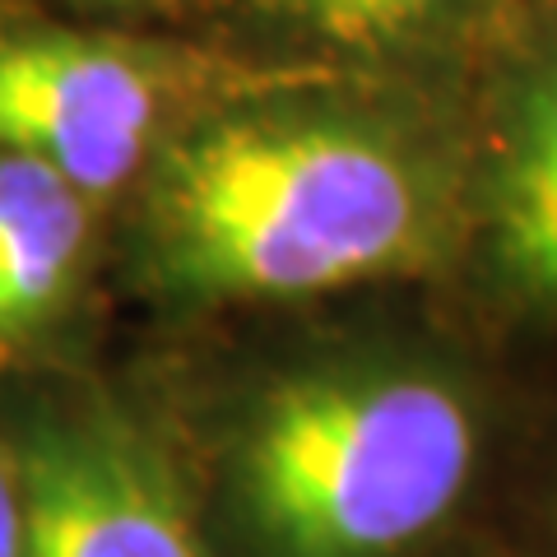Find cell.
<instances>
[{
	"mask_svg": "<svg viewBox=\"0 0 557 557\" xmlns=\"http://www.w3.org/2000/svg\"><path fill=\"white\" fill-rule=\"evenodd\" d=\"M0 557H24V493L5 428H0Z\"/></svg>",
	"mask_w": 557,
	"mask_h": 557,
	"instance_id": "obj_9",
	"label": "cell"
},
{
	"mask_svg": "<svg viewBox=\"0 0 557 557\" xmlns=\"http://www.w3.org/2000/svg\"><path fill=\"white\" fill-rule=\"evenodd\" d=\"M450 274L502 330L557 339V61L469 159L465 237Z\"/></svg>",
	"mask_w": 557,
	"mask_h": 557,
	"instance_id": "obj_5",
	"label": "cell"
},
{
	"mask_svg": "<svg viewBox=\"0 0 557 557\" xmlns=\"http://www.w3.org/2000/svg\"><path fill=\"white\" fill-rule=\"evenodd\" d=\"M265 5L293 24L317 28L321 38L348 47H391L456 24V14H465L474 0H265Z\"/></svg>",
	"mask_w": 557,
	"mask_h": 557,
	"instance_id": "obj_8",
	"label": "cell"
},
{
	"mask_svg": "<svg viewBox=\"0 0 557 557\" xmlns=\"http://www.w3.org/2000/svg\"><path fill=\"white\" fill-rule=\"evenodd\" d=\"M108 209L42 163L0 149V376L70 358Z\"/></svg>",
	"mask_w": 557,
	"mask_h": 557,
	"instance_id": "obj_6",
	"label": "cell"
},
{
	"mask_svg": "<svg viewBox=\"0 0 557 557\" xmlns=\"http://www.w3.org/2000/svg\"><path fill=\"white\" fill-rule=\"evenodd\" d=\"M214 557H432L479 530L516 386L432 325L135 376Z\"/></svg>",
	"mask_w": 557,
	"mask_h": 557,
	"instance_id": "obj_1",
	"label": "cell"
},
{
	"mask_svg": "<svg viewBox=\"0 0 557 557\" xmlns=\"http://www.w3.org/2000/svg\"><path fill=\"white\" fill-rule=\"evenodd\" d=\"M24 493V557H214L135 376L79 354L0 376Z\"/></svg>",
	"mask_w": 557,
	"mask_h": 557,
	"instance_id": "obj_3",
	"label": "cell"
},
{
	"mask_svg": "<svg viewBox=\"0 0 557 557\" xmlns=\"http://www.w3.org/2000/svg\"><path fill=\"white\" fill-rule=\"evenodd\" d=\"M469 163L348 108H237L168 135L126 205V278L172 321L437 284Z\"/></svg>",
	"mask_w": 557,
	"mask_h": 557,
	"instance_id": "obj_2",
	"label": "cell"
},
{
	"mask_svg": "<svg viewBox=\"0 0 557 557\" xmlns=\"http://www.w3.org/2000/svg\"><path fill=\"white\" fill-rule=\"evenodd\" d=\"M432 557H502L487 539H479V534H465V539H456L450 548H442V553H432Z\"/></svg>",
	"mask_w": 557,
	"mask_h": 557,
	"instance_id": "obj_10",
	"label": "cell"
},
{
	"mask_svg": "<svg viewBox=\"0 0 557 557\" xmlns=\"http://www.w3.org/2000/svg\"><path fill=\"white\" fill-rule=\"evenodd\" d=\"M172 84L139 51L84 33L0 38V149L112 214L168 145Z\"/></svg>",
	"mask_w": 557,
	"mask_h": 557,
	"instance_id": "obj_4",
	"label": "cell"
},
{
	"mask_svg": "<svg viewBox=\"0 0 557 557\" xmlns=\"http://www.w3.org/2000/svg\"><path fill=\"white\" fill-rule=\"evenodd\" d=\"M474 534L502 557H557V391L539 399L511 395L497 474Z\"/></svg>",
	"mask_w": 557,
	"mask_h": 557,
	"instance_id": "obj_7",
	"label": "cell"
}]
</instances>
